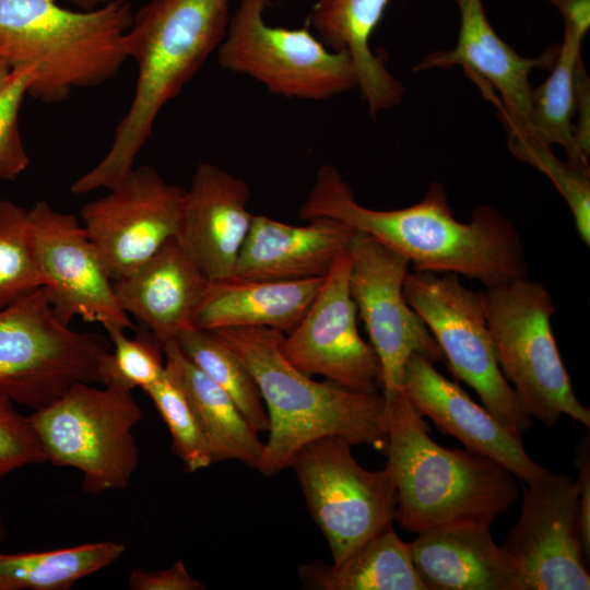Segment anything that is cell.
Masks as SVG:
<instances>
[{"mask_svg":"<svg viewBox=\"0 0 590 590\" xmlns=\"http://www.w3.org/2000/svg\"><path fill=\"white\" fill-rule=\"evenodd\" d=\"M350 267L346 250L324 275L303 318L284 335L281 350L308 375H321L345 388L374 393L380 386V363L357 329V310L349 285Z\"/></svg>","mask_w":590,"mask_h":590,"instance_id":"obj_16","label":"cell"},{"mask_svg":"<svg viewBox=\"0 0 590 590\" xmlns=\"http://www.w3.org/2000/svg\"><path fill=\"white\" fill-rule=\"evenodd\" d=\"M562 14L564 31L585 37L590 27V0H545Z\"/></svg>","mask_w":590,"mask_h":590,"instance_id":"obj_38","label":"cell"},{"mask_svg":"<svg viewBox=\"0 0 590 590\" xmlns=\"http://www.w3.org/2000/svg\"><path fill=\"white\" fill-rule=\"evenodd\" d=\"M176 341L187 358L233 399L256 432H268L267 409L253 376L217 333L191 327Z\"/></svg>","mask_w":590,"mask_h":590,"instance_id":"obj_29","label":"cell"},{"mask_svg":"<svg viewBox=\"0 0 590 590\" xmlns=\"http://www.w3.org/2000/svg\"><path fill=\"white\" fill-rule=\"evenodd\" d=\"M487 328L498 367L522 409L547 426L563 415L590 427L552 331L548 290L527 276L485 287Z\"/></svg>","mask_w":590,"mask_h":590,"instance_id":"obj_6","label":"cell"},{"mask_svg":"<svg viewBox=\"0 0 590 590\" xmlns=\"http://www.w3.org/2000/svg\"><path fill=\"white\" fill-rule=\"evenodd\" d=\"M401 389L423 417L465 449L485 456L526 483L544 481L554 473L533 461L522 439L510 433L456 382L444 377L426 357L413 354L405 363Z\"/></svg>","mask_w":590,"mask_h":590,"instance_id":"obj_17","label":"cell"},{"mask_svg":"<svg viewBox=\"0 0 590 590\" xmlns=\"http://www.w3.org/2000/svg\"><path fill=\"white\" fill-rule=\"evenodd\" d=\"M108 338L63 323L39 287L0 309V393L33 410L75 382H97Z\"/></svg>","mask_w":590,"mask_h":590,"instance_id":"obj_8","label":"cell"},{"mask_svg":"<svg viewBox=\"0 0 590 590\" xmlns=\"http://www.w3.org/2000/svg\"><path fill=\"white\" fill-rule=\"evenodd\" d=\"M210 282L172 238L114 290L121 309L164 343L192 327Z\"/></svg>","mask_w":590,"mask_h":590,"instance_id":"obj_22","label":"cell"},{"mask_svg":"<svg viewBox=\"0 0 590 590\" xmlns=\"http://www.w3.org/2000/svg\"><path fill=\"white\" fill-rule=\"evenodd\" d=\"M125 552V545L104 541L44 552L0 553V590H68Z\"/></svg>","mask_w":590,"mask_h":590,"instance_id":"obj_28","label":"cell"},{"mask_svg":"<svg viewBox=\"0 0 590 590\" xmlns=\"http://www.w3.org/2000/svg\"><path fill=\"white\" fill-rule=\"evenodd\" d=\"M132 14L128 0L79 11L58 0H0V59L11 70H33V98L63 102L75 88L99 86L119 72Z\"/></svg>","mask_w":590,"mask_h":590,"instance_id":"obj_5","label":"cell"},{"mask_svg":"<svg viewBox=\"0 0 590 590\" xmlns=\"http://www.w3.org/2000/svg\"><path fill=\"white\" fill-rule=\"evenodd\" d=\"M389 0H315L307 26L330 49L346 52L357 87L373 117L399 105L403 84L388 70L385 58L371 50L370 38Z\"/></svg>","mask_w":590,"mask_h":590,"instance_id":"obj_23","label":"cell"},{"mask_svg":"<svg viewBox=\"0 0 590 590\" xmlns=\"http://www.w3.org/2000/svg\"><path fill=\"white\" fill-rule=\"evenodd\" d=\"M292 225L253 215L231 278L294 281L323 278L356 232L329 217Z\"/></svg>","mask_w":590,"mask_h":590,"instance_id":"obj_20","label":"cell"},{"mask_svg":"<svg viewBox=\"0 0 590 590\" xmlns=\"http://www.w3.org/2000/svg\"><path fill=\"white\" fill-rule=\"evenodd\" d=\"M231 15V0H149L133 12L123 37L126 57L138 68L133 97L108 152L71 192L109 189L133 169L158 114L216 52Z\"/></svg>","mask_w":590,"mask_h":590,"instance_id":"obj_2","label":"cell"},{"mask_svg":"<svg viewBox=\"0 0 590 590\" xmlns=\"http://www.w3.org/2000/svg\"><path fill=\"white\" fill-rule=\"evenodd\" d=\"M33 80L31 68L14 69L0 91V180H14L30 164L20 133L19 114Z\"/></svg>","mask_w":590,"mask_h":590,"instance_id":"obj_34","label":"cell"},{"mask_svg":"<svg viewBox=\"0 0 590 590\" xmlns=\"http://www.w3.org/2000/svg\"><path fill=\"white\" fill-rule=\"evenodd\" d=\"M455 1L460 11L456 46L430 52L414 71L462 67L473 78L477 76L479 83L498 93L496 103L508 138H526L532 92L529 76L547 58L533 59L517 54L492 27L482 0Z\"/></svg>","mask_w":590,"mask_h":590,"instance_id":"obj_19","label":"cell"},{"mask_svg":"<svg viewBox=\"0 0 590 590\" xmlns=\"http://www.w3.org/2000/svg\"><path fill=\"white\" fill-rule=\"evenodd\" d=\"M388 440L384 452L397 492L394 520L420 533L451 522L493 521L516 503V476L468 449L445 448L427 434L402 389L384 394Z\"/></svg>","mask_w":590,"mask_h":590,"instance_id":"obj_4","label":"cell"},{"mask_svg":"<svg viewBox=\"0 0 590 590\" xmlns=\"http://www.w3.org/2000/svg\"><path fill=\"white\" fill-rule=\"evenodd\" d=\"M351 447L341 437H322L298 449L290 464L333 563L392 526L396 516L397 492L388 470L364 469Z\"/></svg>","mask_w":590,"mask_h":590,"instance_id":"obj_11","label":"cell"},{"mask_svg":"<svg viewBox=\"0 0 590 590\" xmlns=\"http://www.w3.org/2000/svg\"><path fill=\"white\" fill-rule=\"evenodd\" d=\"M33 245L43 288L56 316L133 329L120 307L105 263L79 219L38 201L30 210Z\"/></svg>","mask_w":590,"mask_h":590,"instance_id":"obj_14","label":"cell"},{"mask_svg":"<svg viewBox=\"0 0 590 590\" xmlns=\"http://www.w3.org/2000/svg\"><path fill=\"white\" fill-rule=\"evenodd\" d=\"M247 184L221 167L200 163L185 189L175 239L211 282L233 275L253 214Z\"/></svg>","mask_w":590,"mask_h":590,"instance_id":"obj_18","label":"cell"},{"mask_svg":"<svg viewBox=\"0 0 590 590\" xmlns=\"http://www.w3.org/2000/svg\"><path fill=\"white\" fill-rule=\"evenodd\" d=\"M270 0H241L216 50L224 70L246 75L273 95L324 101L357 87L346 52L328 48L308 26H273L264 19Z\"/></svg>","mask_w":590,"mask_h":590,"instance_id":"obj_9","label":"cell"},{"mask_svg":"<svg viewBox=\"0 0 590 590\" xmlns=\"http://www.w3.org/2000/svg\"><path fill=\"white\" fill-rule=\"evenodd\" d=\"M417 534L410 553L426 590H522L491 526L451 522Z\"/></svg>","mask_w":590,"mask_h":590,"instance_id":"obj_21","label":"cell"},{"mask_svg":"<svg viewBox=\"0 0 590 590\" xmlns=\"http://www.w3.org/2000/svg\"><path fill=\"white\" fill-rule=\"evenodd\" d=\"M347 252L350 292L380 363L382 393L388 394L401 389L411 355H422L434 364L444 355L404 297L409 260L362 233L352 238Z\"/></svg>","mask_w":590,"mask_h":590,"instance_id":"obj_12","label":"cell"},{"mask_svg":"<svg viewBox=\"0 0 590 590\" xmlns=\"http://www.w3.org/2000/svg\"><path fill=\"white\" fill-rule=\"evenodd\" d=\"M166 424L174 453L188 472L213 463L206 439L182 390L167 373L143 390Z\"/></svg>","mask_w":590,"mask_h":590,"instance_id":"obj_33","label":"cell"},{"mask_svg":"<svg viewBox=\"0 0 590 590\" xmlns=\"http://www.w3.org/2000/svg\"><path fill=\"white\" fill-rule=\"evenodd\" d=\"M299 578L312 590H426L413 564L410 545L390 526L340 563L303 565Z\"/></svg>","mask_w":590,"mask_h":590,"instance_id":"obj_26","label":"cell"},{"mask_svg":"<svg viewBox=\"0 0 590 590\" xmlns=\"http://www.w3.org/2000/svg\"><path fill=\"white\" fill-rule=\"evenodd\" d=\"M298 213L304 221L329 217L369 235L404 256L415 271L456 273L485 287L528 274L515 225L487 205L475 208L470 222H459L438 181L413 205L374 210L357 202L337 168L323 165Z\"/></svg>","mask_w":590,"mask_h":590,"instance_id":"obj_1","label":"cell"},{"mask_svg":"<svg viewBox=\"0 0 590 590\" xmlns=\"http://www.w3.org/2000/svg\"><path fill=\"white\" fill-rule=\"evenodd\" d=\"M253 376L269 417V439L259 471L273 475L290 467L298 449L322 437H341L352 446L387 445L382 393L359 392L331 380L319 382L283 354L285 333L269 328L214 330Z\"/></svg>","mask_w":590,"mask_h":590,"instance_id":"obj_3","label":"cell"},{"mask_svg":"<svg viewBox=\"0 0 590 590\" xmlns=\"http://www.w3.org/2000/svg\"><path fill=\"white\" fill-rule=\"evenodd\" d=\"M11 68L0 59V91L4 87L11 76Z\"/></svg>","mask_w":590,"mask_h":590,"instance_id":"obj_40","label":"cell"},{"mask_svg":"<svg viewBox=\"0 0 590 590\" xmlns=\"http://www.w3.org/2000/svg\"><path fill=\"white\" fill-rule=\"evenodd\" d=\"M323 278L294 281L229 278L210 282L192 327L211 331L269 328L288 333L309 308Z\"/></svg>","mask_w":590,"mask_h":590,"instance_id":"obj_24","label":"cell"},{"mask_svg":"<svg viewBox=\"0 0 590 590\" xmlns=\"http://www.w3.org/2000/svg\"><path fill=\"white\" fill-rule=\"evenodd\" d=\"M125 331L118 327L106 329L111 349L99 361L97 382L130 391L144 390L165 373L163 343L143 327L133 338Z\"/></svg>","mask_w":590,"mask_h":590,"instance_id":"obj_31","label":"cell"},{"mask_svg":"<svg viewBox=\"0 0 590 590\" xmlns=\"http://www.w3.org/2000/svg\"><path fill=\"white\" fill-rule=\"evenodd\" d=\"M131 590H203L205 585L188 573L182 562L166 569L146 571L134 568L128 579Z\"/></svg>","mask_w":590,"mask_h":590,"instance_id":"obj_36","label":"cell"},{"mask_svg":"<svg viewBox=\"0 0 590 590\" xmlns=\"http://www.w3.org/2000/svg\"><path fill=\"white\" fill-rule=\"evenodd\" d=\"M14 404L0 393V479L20 468L47 462L30 417L21 414Z\"/></svg>","mask_w":590,"mask_h":590,"instance_id":"obj_35","label":"cell"},{"mask_svg":"<svg viewBox=\"0 0 590 590\" xmlns=\"http://www.w3.org/2000/svg\"><path fill=\"white\" fill-rule=\"evenodd\" d=\"M508 149L554 184L568 204L580 239L590 245V167L560 161L551 146L531 138H508Z\"/></svg>","mask_w":590,"mask_h":590,"instance_id":"obj_32","label":"cell"},{"mask_svg":"<svg viewBox=\"0 0 590 590\" xmlns=\"http://www.w3.org/2000/svg\"><path fill=\"white\" fill-rule=\"evenodd\" d=\"M28 417L47 462L78 470L85 493L128 486L140 461L133 428L142 418L132 391L75 382Z\"/></svg>","mask_w":590,"mask_h":590,"instance_id":"obj_7","label":"cell"},{"mask_svg":"<svg viewBox=\"0 0 590 590\" xmlns=\"http://www.w3.org/2000/svg\"><path fill=\"white\" fill-rule=\"evenodd\" d=\"M42 286L28 210L0 198V309Z\"/></svg>","mask_w":590,"mask_h":590,"instance_id":"obj_30","label":"cell"},{"mask_svg":"<svg viewBox=\"0 0 590 590\" xmlns=\"http://www.w3.org/2000/svg\"><path fill=\"white\" fill-rule=\"evenodd\" d=\"M165 368L186 396L209 445L213 463L237 460L259 469L264 444L233 399L181 352L176 339L163 343Z\"/></svg>","mask_w":590,"mask_h":590,"instance_id":"obj_25","label":"cell"},{"mask_svg":"<svg viewBox=\"0 0 590 590\" xmlns=\"http://www.w3.org/2000/svg\"><path fill=\"white\" fill-rule=\"evenodd\" d=\"M76 5L80 10H94L99 7L106 5L114 0H69Z\"/></svg>","mask_w":590,"mask_h":590,"instance_id":"obj_39","label":"cell"},{"mask_svg":"<svg viewBox=\"0 0 590 590\" xmlns=\"http://www.w3.org/2000/svg\"><path fill=\"white\" fill-rule=\"evenodd\" d=\"M576 479L579 486V529L585 560L590 557V434L589 430L576 444Z\"/></svg>","mask_w":590,"mask_h":590,"instance_id":"obj_37","label":"cell"},{"mask_svg":"<svg viewBox=\"0 0 590 590\" xmlns=\"http://www.w3.org/2000/svg\"><path fill=\"white\" fill-rule=\"evenodd\" d=\"M108 192L84 204L82 225L97 248L110 279L120 280L175 238L185 189L142 165Z\"/></svg>","mask_w":590,"mask_h":590,"instance_id":"obj_13","label":"cell"},{"mask_svg":"<svg viewBox=\"0 0 590 590\" xmlns=\"http://www.w3.org/2000/svg\"><path fill=\"white\" fill-rule=\"evenodd\" d=\"M5 535V529H4V524L0 518V541L4 538Z\"/></svg>","mask_w":590,"mask_h":590,"instance_id":"obj_41","label":"cell"},{"mask_svg":"<svg viewBox=\"0 0 590 590\" xmlns=\"http://www.w3.org/2000/svg\"><path fill=\"white\" fill-rule=\"evenodd\" d=\"M585 37L564 31L563 42L548 78L532 88L528 135L547 146L560 145L567 160L577 165H589L580 149L573 116L576 110V73L582 63L580 47Z\"/></svg>","mask_w":590,"mask_h":590,"instance_id":"obj_27","label":"cell"},{"mask_svg":"<svg viewBox=\"0 0 590 590\" xmlns=\"http://www.w3.org/2000/svg\"><path fill=\"white\" fill-rule=\"evenodd\" d=\"M522 590H588L579 529V486L564 474L527 483L518 521L500 545Z\"/></svg>","mask_w":590,"mask_h":590,"instance_id":"obj_15","label":"cell"},{"mask_svg":"<svg viewBox=\"0 0 590 590\" xmlns=\"http://www.w3.org/2000/svg\"><path fill=\"white\" fill-rule=\"evenodd\" d=\"M404 297L439 345L452 374L474 389L483 406L518 438L532 417L503 376L492 345L484 292L465 287L456 273L409 272Z\"/></svg>","mask_w":590,"mask_h":590,"instance_id":"obj_10","label":"cell"}]
</instances>
